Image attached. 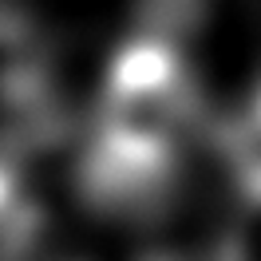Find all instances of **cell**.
Wrapping results in <instances>:
<instances>
[{
    "instance_id": "cell-1",
    "label": "cell",
    "mask_w": 261,
    "mask_h": 261,
    "mask_svg": "<svg viewBox=\"0 0 261 261\" xmlns=\"http://www.w3.org/2000/svg\"><path fill=\"white\" fill-rule=\"evenodd\" d=\"M190 123V80L178 48L159 32L127 40L111 56L87 178L103 198H135L166 174Z\"/></svg>"
},
{
    "instance_id": "cell-2",
    "label": "cell",
    "mask_w": 261,
    "mask_h": 261,
    "mask_svg": "<svg viewBox=\"0 0 261 261\" xmlns=\"http://www.w3.org/2000/svg\"><path fill=\"white\" fill-rule=\"evenodd\" d=\"M253 115L261 119V91H257V103H253Z\"/></svg>"
}]
</instances>
